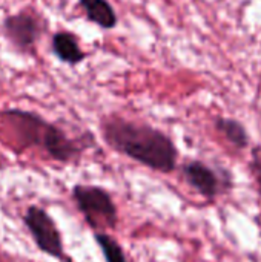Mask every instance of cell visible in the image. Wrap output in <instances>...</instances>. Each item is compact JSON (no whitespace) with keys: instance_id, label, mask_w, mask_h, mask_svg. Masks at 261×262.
I'll list each match as a JSON object with an SVG mask.
<instances>
[{"instance_id":"3957f363","label":"cell","mask_w":261,"mask_h":262,"mask_svg":"<svg viewBox=\"0 0 261 262\" xmlns=\"http://www.w3.org/2000/svg\"><path fill=\"white\" fill-rule=\"evenodd\" d=\"M78 209L92 227H114L117 210L109 195L94 186H75L72 190Z\"/></svg>"},{"instance_id":"ba28073f","label":"cell","mask_w":261,"mask_h":262,"mask_svg":"<svg viewBox=\"0 0 261 262\" xmlns=\"http://www.w3.org/2000/svg\"><path fill=\"white\" fill-rule=\"evenodd\" d=\"M78 6L91 23L102 29H112L117 25V14L108 0H78Z\"/></svg>"},{"instance_id":"6da1fadb","label":"cell","mask_w":261,"mask_h":262,"mask_svg":"<svg viewBox=\"0 0 261 262\" xmlns=\"http://www.w3.org/2000/svg\"><path fill=\"white\" fill-rule=\"evenodd\" d=\"M105 141L117 152L158 172H172L177 147L163 132L125 118L109 117L102 123Z\"/></svg>"},{"instance_id":"8992f818","label":"cell","mask_w":261,"mask_h":262,"mask_svg":"<svg viewBox=\"0 0 261 262\" xmlns=\"http://www.w3.org/2000/svg\"><path fill=\"white\" fill-rule=\"evenodd\" d=\"M183 175L186 181L206 198H215L229 187L228 178H222L214 169L202 161H191L185 164Z\"/></svg>"},{"instance_id":"7a4b0ae2","label":"cell","mask_w":261,"mask_h":262,"mask_svg":"<svg viewBox=\"0 0 261 262\" xmlns=\"http://www.w3.org/2000/svg\"><path fill=\"white\" fill-rule=\"evenodd\" d=\"M2 117L26 146H38L57 161L68 163L80 154L77 141L71 140L60 127L43 120L34 112L8 109Z\"/></svg>"},{"instance_id":"277c9868","label":"cell","mask_w":261,"mask_h":262,"mask_svg":"<svg viewBox=\"0 0 261 262\" xmlns=\"http://www.w3.org/2000/svg\"><path fill=\"white\" fill-rule=\"evenodd\" d=\"M3 34L6 40L23 54H32L43 32V21L38 14L31 9H22L3 20Z\"/></svg>"},{"instance_id":"5b68a950","label":"cell","mask_w":261,"mask_h":262,"mask_svg":"<svg viewBox=\"0 0 261 262\" xmlns=\"http://www.w3.org/2000/svg\"><path fill=\"white\" fill-rule=\"evenodd\" d=\"M25 224L32 233L35 244L45 253L58 259L63 258V246L60 241V233L45 210L38 207H29L25 215Z\"/></svg>"},{"instance_id":"9c48e42d","label":"cell","mask_w":261,"mask_h":262,"mask_svg":"<svg viewBox=\"0 0 261 262\" xmlns=\"http://www.w3.org/2000/svg\"><path fill=\"white\" fill-rule=\"evenodd\" d=\"M215 127L237 149L248 147V144H249V135H248L245 126L240 121L232 120V118H217Z\"/></svg>"},{"instance_id":"8fae6325","label":"cell","mask_w":261,"mask_h":262,"mask_svg":"<svg viewBox=\"0 0 261 262\" xmlns=\"http://www.w3.org/2000/svg\"><path fill=\"white\" fill-rule=\"evenodd\" d=\"M252 172L257 177L258 181V187H260V195H261V149L257 147L252 152Z\"/></svg>"},{"instance_id":"30bf717a","label":"cell","mask_w":261,"mask_h":262,"mask_svg":"<svg viewBox=\"0 0 261 262\" xmlns=\"http://www.w3.org/2000/svg\"><path fill=\"white\" fill-rule=\"evenodd\" d=\"M95 239H97V244L103 250V255H105L106 262H126L120 246L111 236H108L105 233H97Z\"/></svg>"},{"instance_id":"52a82bcc","label":"cell","mask_w":261,"mask_h":262,"mask_svg":"<svg viewBox=\"0 0 261 262\" xmlns=\"http://www.w3.org/2000/svg\"><path fill=\"white\" fill-rule=\"evenodd\" d=\"M51 51L52 54L63 63L75 66L85 60L86 54L82 51L77 35L68 31H60L52 35L51 40Z\"/></svg>"}]
</instances>
